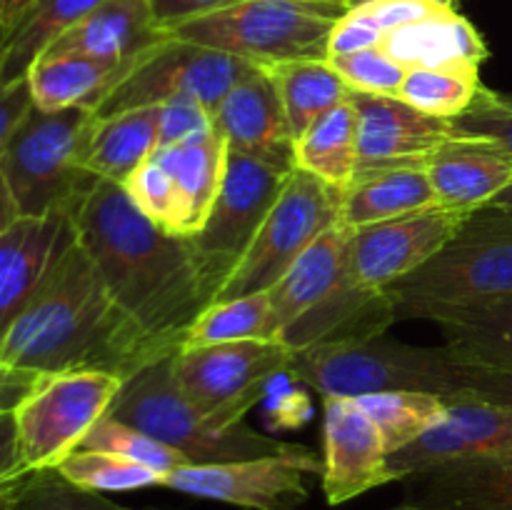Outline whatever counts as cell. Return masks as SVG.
<instances>
[{
    "instance_id": "42",
    "label": "cell",
    "mask_w": 512,
    "mask_h": 510,
    "mask_svg": "<svg viewBox=\"0 0 512 510\" xmlns=\"http://www.w3.org/2000/svg\"><path fill=\"white\" fill-rule=\"evenodd\" d=\"M158 148L183 143L215 128L213 113L195 98H173L158 105Z\"/></svg>"
},
{
    "instance_id": "37",
    "label": "cell",
    "mask_w": 512,
    "mask_h": 510,
    "mask_svg": "<svg viewBox=\"0 0 512 510\" xmlns=\"http://www.w3.org/2000/svg\"><path fill=\"white\" fill-rule=\"evenodd\" d=\"M83 450H103V453L120 455V458H128L133 463L148 465V468L158 470L160 475H168L173 470L190 465L188 460L180 453H175L173 448L163 445L160 440L150 438L143 430L133 428L128 423H120V420L103 415L93 428L88 430V435L80 443Z\"/></svg>"
},
{
    "instance_id": "45",
    "label": "cell",
    "mask_w": 512,
    "mask_h": 510,
    "mask_svg": "<svg viewBox=\"0 0 512 510\" xmlns=\"http://www.w3.org/2000/svg\"><path fill=\"white\" fill-rule=\"evenodd\" d=\"M33 110V95H30L28 78L18 83L0 85V160L8 150L10 138L15 135L25 115Z\"/></svg>"
},
{
    "instance_id": "55",
    "label": "cell",
    "mask_w": 512,
    "mask_h": 510,
    "mask_svg": "<svg viewBox=\"0 0 512 510\" xmlns=\"http://www.w3.org/2000/svg\"><path fill=\"white\" fill-rule=\"evenodd\" d=\"M323 3H340V5H350V0H323Z\"/></svg>"
},
{
    "instance_id": "22",
    "label": "cell",
    "mask_w": 512,
    "mask_h": 510,
    "mask_svg": "<svg viewBox=\"0 0 512 510\" xmlns=\"http://www.w3.org/2000/svg\"><path fill=\"white\" fill-rule=\"evenodd\" d=\"M405 503L428 510H512V455L463 460L410 475Z\"/></svg>"
},
{
    "instance_id": "13",
    "label": "cell",
    "mask_w": 512,
    "mask_h": 510,
    "mask_svg": "<svg viewBox=\"0 0 512 510\" xmlns=\"http://www.w3.org/2000/svg\"><path fill=\"white\" fill-rule=\"evenodd\" d=\"M468 215V210L433 205L358 228L350 248V283L365 290H385L428 263Z\"/></svg>"
},
{
    "instance_id": "49",
    "label": "cell",
    "mask_w": 512,
    "mask_h": 510,
    "mask_svg": "<svg viewBox=\"0 0 512 510\" xmlns=\"http://www.w3.org/2000/svg\"><path fill=\"white\" fill-rule=\"evenodd\" d=\"M38 0H0V43Z\"/></svg>"
},
{
    "instance_id": "48",
    "label": "cell",
    "mask_w": 512,
    "mask_h": 510,
    "mask_svg": "<svg viewBox=\"0 0 512 510\" xmlns=\"http://www.w3.org/2000/svg\"><path fill=\"white\" fill-rule=\"evenodd\" d=\"M28 470L20 463L18 430H15L13 413H0V485L20 478Z\"/></svg>"
},
{
    "instance_id": "2",
    "label": "cell",
    "mask_w": 512,
    "mask_h": 510,
    "mask_svg": "<svg viewBox=\"0 0 512 510\" xmlns=\"http://www.w3.org/2000/svg\"><path fill=\"white\" fill-rule=\"evenodd\" d=\"M168 355L115 303L78 238L0 340V363L38 375L103 370L125 380Z\"/></svg>"
},
{
    "instance_id": "52",
    "label": "cell",
    "mask_w": 512,
    "mask_h": 510,
    "mask_svg": "<svg viewBox=\"0 0 512 510\" xmlns=\"http://www.w3.org/2000/svg\"><path fill=\"white\" fill-rule=\"evenodd\" d=\"M490 205H493V208H505V210H512V185H510V188H505L503 193H500L498 198H495L493 203H490Z\"/></svg>"
},
{
    "instance_id": "18",
    "label": "cell",
    "mask_w": 512,
    "mask_h": 510,
    "mask_svg": "<svg viewBox=\"0 0 512 510\" xmlns=\"http://www.w3.org/2000/svg\"><path fill=\"white\" fill-rule=\"evenodd\" d=\"M358 110L360 168L390 163H423L453 135V123L420 113L398 95L353 93Z\"/></svg>"
},
{
    "instance_id": "41",
    "label": "cell",
    "mask_w": 512,
    "mask_h": 510,
    "mask_svg": "<svg viewBox=\"0 0 512 510\" xmlns=\"http://www.w3.org/2000/svg\"><path fill=\"white\" fill-rule=\"evenodd\" d=\"M450 123H453V135L490 140L512 158V93H500L480 85L473 103Z\"/></svg>"
},
{
    "instance_id": "8",
    "label": "cell",
    "mask_w": 512,
    "mask_h": 510,
    "mask_svg": "<svg viewBox=\"0 0 512 510\" xmlns=\"http://www.w3.org/2000/svg\"><path fill=\"white\" fill-rule=\"evenodd\" d=\"M340 208L343 190L295 168L278 203L265 215L253 243L230 270L213 303L268 293L325 230L340 223Z\"/></svg>"
},
{
    "instance_id": "4",
    "label": "cell",
    "mask_w": 512,
    "mask_h": 510,
    "mask_svg": "<svg viewBox=\"0 0 512 510\" xmlns=\"http://www.w3.org/2000/svg\"><path fill=\"white\" fill-rule=\"evenodd\" d=\"M395 318L512 298V210H473L425 265L385 288Z\"/></svg>"
},
{
    "instance_id": "7",
    "label": "cell",
    "mask_w": 512,
    "mask_h": 510,
    "mask_svg": "<svg viewBox=\"0 0 512 510\" xmlns=\"http://www.w3.org/2000/svg\"><path fill=\"white\" fill-rule=\"evenodd\" d=\"M345 13L348 5L323 0H243L163 33L265 68L285 60H328L330 33Z\"/></svg>"
},
{
    "instance_id": "43",
    "label": "cell",
    "mask_w": 512,
    "mask_h": 510,
    "mask_svg": "<svg viewBox=\"0 0 512 510\" xmlns=\"http://www.w3.org/2000/svg\"><path fill=\"white\" fill-rule=\"evenodd\" d=\"M353 8H358L383 35L445 10L430 0H368V3L353 5Z\"/></svg>"
},
{
    "instance_id": "24",
    "label": "cell",
    "mask_w": 512,
    "mask_h": 510,
    "mask_svg": "<svg viewBox=\"0 0 512 510\" xmlns=\"http://www.w3.org/2000/svg\"><path fill=\"white\" fill-rule=\"evenodd\" d=\"M163 38L165 33L155 20L150 0H103L73 28L65 30L45 53L128 60Z\"/></svg>"
},
{
    "instance_id": "39",
    "label": "cell",
    "mask_w": 512,
    "mask_h": 510,
    "mask_svg": "<svg viewBox=\"0 0 512 510\" xmlns=\"http://www.w3.org/2000/svg\"><path fill=\"white\" fill-rule=\"evenodd\" d=\"M13 510H135L103 493L68 483L55 468L28 473L13 498Z\"/></svg>"
},
{
    "instance_id": "20",
    "label": "cell",
    "mask_w": 512,
    "mask_h": 510,
    "mask_svg": "<svg viewBox=\"0 0 512 510\" xmlns=\"http://www.w3.org/2000/svg\"><path fill=\"white\" fill-rule=\"evenodd\" d=\"M438 205L485 208L512 185V158L500 145L470 135H450L423 160Z\"/></svg>"
},
{
    "instance_id": "21",
    "label": "cell",
    "mask_w": 512,
    "mask_h": 510,
    "mask_svg": "<svg viewBox=\"0 0 512 510\" xmlns=\"http://www.w3.org/2000/svg\"><path fill=\"white\" fill-rule=\"evenodd\" d=\"M353 238L355 228L345 223L333 225L268 290L270 338L280 340L290 325L298 323L348 280Z\"/></svg>"
},
{
    "instance_id": "25",
    "label": "cell",
    "mask_w": 512,
    "mask_h": 510,
    "mask_svg": "<svg viewBox=\"0 0 512 510\" xmlns=\"http://www.w3.org/2000/svg\"><path fill=\"white\" fill-rule=\"evenodd\" d=\"M433 205L438 198L423 163L368 165L358 168L353 183L343 190L340 223L358 230Z\"/></svg>"
},
{
    "instance_id": "17",
    "label": "cell",
    "mask_w": 512,
    "mask_h": 510,
    "mask_svg": "<svg viewBox=\"0 0 512 510\" xmlns=\"http://www.w3.org/2000/svg\"><path fill=\"white\" fill-rule=\"evenodd\" d=\"M228 150L283 173L295 170V138L278 88L263 68L240 80L213 115Z\"/></svg>"
},
{
    "instance_id": "54",
    "label": "cell",
    "mask_w": 512,
    "mask_h": 510,
    "mask_svg": "<svg viewBox=\"0 0 512 510\" xmlns=\"http://www.w3.org/2000/svg\"><path fill=\"white\" fill-rule=\"evenodd\" d=\"M295 510H298V508H295ZM393 510H428V508H418V505L403 503V505H400V508H393Z\"/></svg>"
},
{
    "instance_id": "30",
    "label": "cell",
    "mask_w": 512,
    "mask_h": 510,
    "mask_svg": "<svg viewBox=\"0 0 512 510\" xmlns=\"http://www.w3.org/2000/svg\"><path fill=\"white\" fill-rule=\"evenodd\" d=\"M263 70L278 88L295 140L315 120L353 95L350 85L340 78L330 60H285V63L265 65Z\"/></svg>"
},
{
    "instance_id": "9",
    "label": "cell",
    "mask_w": 512,
    "mask_h": 510,
    "mask_svg": "<svg viewBox=\"0 0 512 510\" xmlns=\"http://www.w3.org/2000/svg\"><path fill=\"white\" fill-rule=\"evenodd\" d=\"M293 350L275 338L180 348L173 380L183 398L210 423L233 428L258 405L275 375H288Z\"/></svg>"
},
{
    "instance_id": "53",
    "label": "cell",
    "mask_w": 512,
    "mask_h": 510,
    "mask_svg": "<svg viewBox=\"0 0 512 510\" xmlns=\"http://www.w3.org/2000/svg\"><path fill=\"white\" fill-rule=\"evenodd\" d=\"M360 3H368V0H350L348 8H353V5H360ZM430 3L440 5V8H455V3H460V0H430Z\"/></svg>"
},
{
    "instance_id": "11",
    "label": "cell",
    "mask_w": 512,
    "mask_h": 510,
    "mask_svg": "<svg viewBox=\"0 0 512 510\" xmlns=\"http://www.w3.org/2000/svg\"><path fill=\"white\" fill-rule=\"evenodd\" d=\"M255 70L258 65L238 55L165 35L133 60L95 115L110 118L125 110L163 105L173 98L200 100L215 115L225 95Z\"/></svg>"
},
{
    "instance_id": "34",
    "label": "cell",
    "mask_w": 512,
    "mask_h": 510,
    "mask_svg": "<svg viewBox=\"0 0 512 510\" xmlns=\"http://www.w3.org/2000/svg\"><path fill=\"white\" fill-rule=\"evenodd\" d=\"M270 338V295L253 293L210 303L185 335L183 348Z\"/></svg>"
},
{
    "instance_id": "16",
    "label": "cell",
    "mask_w": 512,
    "mask_h": 510,
    "mask_svg": "<svg viewBox=\"0 0 512 510\" xmlns=\"http://www.w3.org/2000/svg\"><path fill=\"white\" fill-rule=\"evenodd\" d=\"M512 455V403L450 405L448 418L403 450L388 455L393 480L463 460Z\"/></svg>"
},
{
    "instance_id": "35",
    "label": "cell",
    "mask_w": 512,
    "mask_h": 510,
    "mask_svg": "<svg viewBox=\"0 0 512 510\" xmlns=\"http://www.w3.org/2000/svg\"><path fill=\"white\" fill-rule=\"evenodd\" d=\"M68 483L93 493H128V490L160 488L163 475L148 465L133 463L120 455L103 453V450H73L68 458L55 465Z\"/></svg>"
},
{
    "instance_id": "46",
    "label": "cell",
    "mask_w": 512,
    "mask_h": 510,
    "mask_svg": "<svg viewBox=\"0 0 512 510\" xmlns=\"http://www.w3.org/2000/svg\"><path fill=\"white\" fill-rule=\"evenodd\" d=\"M235 3H243V0H150V8H153L160 28H170V25L230 8Z\"/></svg>"
},
{
    "instance_id": "10",
    "label": "cell",
    "mask_w": 512,
    "mask_h": 510,
    "mask_svg": "<svg viewBox=\"0 0 512 510\" xmlns=\"http://www.w3.org/2000/svg\"><path fill=\"white\" fill-rule=\"evenodd\" d=\"M123 378L103 370L40 375L13 410L20 463L28 473L50 470L80 448L88 430L108 413Z\"/></svg>"
},
{
    "instance_id": "5",
    "label": "cell",
    "mask_w": 512,
    "mask_h": 510,
    "mask_svg": "<svg viewBox=\"0 0 512 510\" xmlns=\"http://www.w3.org/2000/svg\"><path fill=\"white\" fill-rule=\"evenodd\" d=\"M95 123L98 115L88 108L48 113L33 105L25 115L0 160V173L23 218H73L100 180L83 165Z\"/></svg>"
},
{
    "instance_id": "6",
    "label": "cell",
    "mask_w": 512,
    "mask_h": 510,
    "mask_svg": "<svg viewBox=\"0 0 512 510\" xmlns=\"http://www.w3.org/2000/svg\"><path fill=\"white\" fill-rule=\"evenodd\" d=\"M173 355L155 360L125 378L123 388L105 415L143 430L145 435L183 455L190 465L233 463V460L295 453L303 448L300 443H285L258 433L245 423L220 428L205 420L175 385Z\"/></svg>"
},
{
    "instance_id": "12",
    "label": "cell",
    "mask_w": 512,
    "mask_h": 510,
    "mask_svg": "<svg viewBox=\"0 0 512 510\" xmlns=\"http://www.w3.org/2000/svg\"><path fill=\"white\" fill-rule=\"evenodd\" d=\"M323 478V458L310 448L285 455L233 460V463L183 465L160 480V488L243 510H295L308 500V478Z\"/></svg>"
},
{
    "instance_id": "33",
    "label": "cell",
    "mask_w": 512,
    "mask_h": 510,
    "mask_svg": "<svg viewBox=\"0 0 512 510\" xmlns=\"http://www.w3.org/2000/svg\"><path fill=\"white\" fill-rule=\"evenodd\" d=\"M360 405L373 418L378 430L383 433L385 448L393 455L423 438L425 433L448 418V408L443 400L425 393H405V390H390V393H368L360 395Z\"/></svg>"
},
{
    "instance_id": "50",
    "label": "cell",
    "mask_w": 512,
    "mask_h": 510,
    "mask_svg": "<svg viewBox=\"0 0 512 510\" xmlns=\"http://www.w3.org/2000/svg\"><path fill=\"white\" fill-rule=\"evenodd\" d=\"M18 218H20L18 203H15L13 193H10L8 183H5L3 173H0V238H3V235L8 233V228Z\"/></svg>"
},
{
    "instance_id": "36",
    "label": "cell",
    "mask_w": 512,
    "mask_h": 510,
    "mask_svg": "<svg viewBox=\"0 0 512 510\" xmlns=\"http://www.w3.org/2000/svg\"><path fill=\"white\" fill-rule=\"evenodd\" d=\"M480 85L483 83H480L478 73L413 68L405 75L398 98L418 108L420 113L453 120L473 103Z\"/></svg>"
},
{
    "instance_id": "3",
    "label": "cell",
    "mask_w": 512,
    "mask_h": 510,
    "mask_svg": "<svg viewBox=\"0 0 512 510\" xmlns=\"http://www.w3.org/2000/svg\"><path fill=\"white\" fill-rule=\"evenodd\" d=\"M288 375L320 395L405 393L435 395L445 405L512 403V373L468 348L413 345L388 338L315 343L293 350Z\"/></svg>"
},
{
    "instance_id": "14",
    "label": "cell",
    "mask_w": 512,
    "mask_h": 510,
    "mask_svg": "<svg viewBox=\"0 0 512 510\" xmlns=\"http://www.w3.org/2000/svg\"><path fill=\"white\" fill-rule=\"evenodd\" d=\"M290 175L228 150L218 198L203 228L190 235L200 253L230 273L253 243L265 215L278 203Z\"/></svg>"
},
{
    "instance_id": "29",
    "label": "cell",
    "mask_w": 512,
    "mask_h": 510,
    "mask_svg": "<svg viewBox=\"0 0 512 510\" xmlns=\"http://www.w3.org/2000/svg\"><path fill=\"white\" fill-rule=\"evenodd\" d=\"M295 168L345 190L360 168L358 110L350 100L315 120L295 140Z\"/></svg>"
},
{
    "instance_id": "38",
    "label": "cell",
    "mask_w": 512,
    "mask_h": 510,
    "mask_svg": "<svg viewBox=\"0 0 512 510\" xmlns=\"http://www.w3.org/2000/svg\"><path fill=\"white\" fill-rule=\"evenodd\" d=\"M123 190L130 203L160 230L173 235H185V215L178 190L155 158L145 160L138 170L123 180Z\"/></svg>"
},
{
    "instance_id": "19",
    "label": "cell",
    "mask_w": 512,
    "mask_h": 510,
    "mask_svg": "<svg viewBox=\"0 0 512 510\" xmlns=\"http://www.w3.org/2000/svg\"><path fill=\"white\" fill-rule=\"evenodd\" d=\"M73 238L75 228L68 215H20L0 238V340Z\"/></svg>"
},
{
    "instance_id": "15",
    "label": "cell",
    "mask_w": 512,
    "mask_h": 510,
    "mask_svg": "<svg viewBox=\"0 0 512 510\" xmlns=\"http://www.w3.org/2000/svg\"><path fill=\"white\" fill-rule=\"evenodd\" d=\"M383 433L353 395H323V493L343 505L368 490L395 483Z\"/></svg>"
},
{
    "instance_id": "28",
    "label": "cell",
    "mask_w": 512,
    "mask_h": 510,
    "mask_svg": "<svg viewBox=\"0 0 512 510\" xmlns=\"http://www.w3.org/2000/svg\"><path fill=\"white\" fill-rule=\"evenodd\" d=\"M158 115V105H150L98 118L83 155L85 170L123 185L158 150Z\"/></svg>"
},
{
    "instance_id": "23",
    "label": "cell",
    "mask_w": 512,
    "mask_h": 510,
    "mask_svg": "<svg viewBox=\"0 0 512 510\" xmlns=\"http://www.w3.org/2000/svg\"><path fill=\"white\" fill-rule=\"evenodd\" d=\"M380 48L408 70H458L478 73L490 50L483 35L455 8L438 10L428 18L385 35Z\"/></svg>"
},
{
    "instance_id": "32",
    "label": "cell",
    "mask_w": 512,
    "mask_h": 510,
    "mask_svg": "<svg viewBox=\"0 0 512 510\" xmlns=\"http://www.w3.org/2000/svg\"><path fill=\"white\" fill-rule=\"evenodd\" d=\"M418 320H430L448 343L483 355L512 373V298L460 308H430Z\"/></svg>"
},
{
    "instance_id": "26",
    "label": "cell",
    "mask_w": 512,
    "mask_h": 510,
    "mask_svg": "<svg viewBox=\"0 0 512 510\" xmlns=\"http://www.w3.org/2000/svg\"><path fill=\"white\" fill-rule=\"evenodd\" d=\"M138 58V55H135ZM135 58L108 60L78 53H45L28 70V88L38 110H98L123 80Z\"/></svg>"
},
{
    "instance_id": "51",
    "label": "cell",
    "mask_w": 512,
    "mask_h": 510,
    "mask_svg": "<svg viewBox=\"0 0 512 510\" xmlns=\"http://www.w3.org/2000/svg\"><path fill=\"white\" fill-rule=\"evenodd\" d=\"M25 475H20V478L10 480V483L0 485V510H13V498H15V493H18V488H20V483H23Z\"/></svg>"
},
{
    "instance_id": "31",
    "label": "cell",
    "mask_w": 512,
    "mask_h": 510,
    "mask_svg": "<svg viewBox=\"0 0 512 510\" xmlns=\"http://www.w3.org/2000/svg\"><path fill=\"white\" fill-rule=\"evenodd\" d=\"M103 0H38L0 43V85L28 78L35 60Z\"/></svg>"
},
{
    "instance_id": "44",
    "label": "cell",
    "mask_w": 512,
    "mask_h": 510,
    "mask_svg": "<svg viewBox=\"0 0 512 510\" xmlns=\"http://www.w3.org/2000/svg\"><path fill=\"white\" fill-rule=\"evenodd\" d=\"M383 40L385 35L358 8H348V13L335 23L333 33H330L328 58H333V55L358 53V50L368 48H380Z\"/></svg>"
},
{
    "instance_id": "1",
    "label": "cell",
    "mask_w": 512,
    "mask_h": 510,
    "mask_svg": "<svg viewBox=\"0 0 512 510\" xmlns=\"http://www.w3.org/2000/svg\"><path fill=\"white\" fill-rule=\"evenodd\" d=\"M70 220L115 303L155 343L178 353L228 270L205 258L193 238L150 223L110 180L100 178Z\"/></svg>"
},
{
    "instance_id": "27",
    "label": "cell",
    "mask_w": 512,
    "mask_h": 510,
    "mask_svg": "<svg viewBox=\"0 0 512 510\" xmlns=\"http://www.w3.org/2000/svg\"><path fill=\"white\" fill-rule=\"evenodd\" d=\"M178 190L185 215V235H195L208 220L220 193L228 160V143L218 130H208L183 143L165 145L153 153Z\"/></svg>"
},
{
    "instance_id": "47",
    "label": "cell",
    "mask_w": 512,
    "mask_h": 510,
    "mask_svg": "<svg viewBox=\"0 0 512 510\" xmlns=\"http://www.w3.org/2000/svg\"><path fill=\"white\" fill-rule=\"evenodd\" d=\"M40 380L38 373L0 363V413H13Z\"/></svg>"
},
{
    "instance_id": "40",
    "label": "cell",
    "mask_w": 512,
    "mask_h": 510,
    "mask_svg": "<svg viewBox=\"0 0 512 510\" xmlns=\"http://www.w3.org/2000/svg\"><path fill=\"white\" fill-rule=\"evenodd\" d=\"M330 65L338 70L340 78L350 85L353 93L370 95H398L408 68L383 48L358 50L348 55H333L328 58Z\"/></svg>"
}]
</instances>
